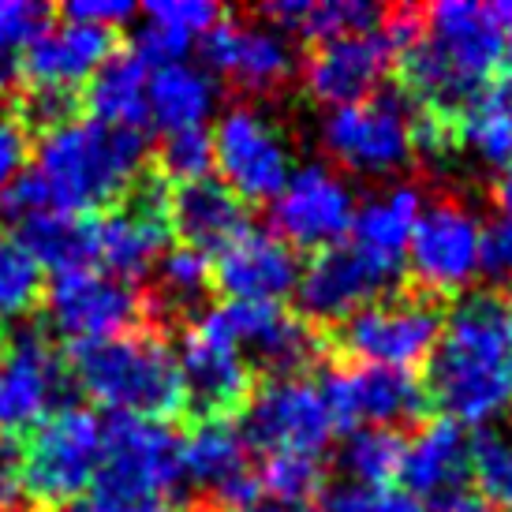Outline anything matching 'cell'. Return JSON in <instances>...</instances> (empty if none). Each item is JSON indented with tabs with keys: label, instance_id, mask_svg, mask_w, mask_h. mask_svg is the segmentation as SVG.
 <instances>
[{
	"label": "cell",
	"instance_id": "14",
	"mask_svg": "<svg viewBox=\"0 0 512 512\" xmlns=\"http://www.w3.org/2000/svg\"><path fill=\"white\" fill-rule=\"evenodd\" d=\"M397 281V270L363 255L356 243H337V247L318 251L311 258V266L299 273V311L311 326L326 333V329L341 326L359 307L382 299V292H389Z\"/></svg>",
	"mask_w": 512,
	"mask_h": 512
},
{
	"label": "cell",
	"instance_id": "1",
	"mask_svg": "<svg viewBox=\"0 0 512 512\" xmlns=\"http://www.w3.org/2000/svg\"><path fill=\"white\" fill-rule=\"evenodd\" d=\"M146 157L150 143L143 131L72 120L42 135L30 172L0 195V214L15 225L38 210L90 217V210L113 206L139 184Z\"/></svg>",
	"mask_w": 512,
	"mask_h": 512
},
{
	"label": "cell",
	"instance_id": "44",
	"mask_svg": "<svg viewBox=\"0 0 512 512\" xmlns=\"http://www.w3.org/2000/svg\"><path fill=\"white\" fill-rule=\"evenodd\" d=\"M483 270L490 277H509L512 273V210L494 214L490 225H483Z\"/></svg>",
	"mask_w": 512,
	"mask_h": 512
},
{
	"label": "cell",
	"instance_id": "28",
	"mask_svg": "<svg viewBox=\"0 0 512 512\" xmlns=\"http://www.w3.org/2000/svg\"><path fill=\"white\" fill-rule=\"evenodd\" d=\"M146 83H150V68L131 49L128 53H113L83 90L90 120L109 124V128L143 131L146 116H150V109H146Z\"/></svg>",
	"mask_w": 512,
	"mask_h": 512
},
{
	"label": "cell",
	"instance_id": "8",
	"mask_svg": "<svg viewBox=\"0 0 512 512\" xmlns=\"http://www.w3.org/2000/svg\"><path fill=\"white\" fill-rule=\"evenodd\" d=\"M199 329L232 344L251 370L273 378H299V370L326 356V333L303 314L285 311L281 303H217L202 311Z\"/></svg>",
	"mask_w": 512,
	"mask_h": 512
},
{
	"label": "cell",
	"instance_id": "2",
	"mask_svg": "<svg viewBox=\"0 0 512 512\" xmlns=\"http://www.w3.org/2000/svg\"><path fill=\"white\" fill-rule=\"evenodd\" d=\"M505 27L494 8L441 0L423 8V27L397 53L400 98L456 128V116L498 72Z\"/></svg>",
	"mask_w": 512,
	"mask_h": 512
},
{
	"label": "cell",
	"instance_id": "48",
	"mask_svg": "<svg viewBox=\"0 0 512 512\" xmlns=\"http://www.w3.org/2000/svg\"><path fill=\"white\" fill-rule=\"evenodd\" d=\"M60 512H172L169 505L161 501H146V505H105V501H94V505H68Z\"/></svg>",
	"mask_w": 512,
	"mask_h": 512
},
{
	"label": "cell",
	"instance_id": "24",
	"mask_svg": "<svg viewBox=\"0 0 512 512\" xmlns=\"http://www.w3.org/2000/svg\"><path fill=\"white\" fill-rule=\"evenodd\" d=\"M109 57H113V30L64 19L57 27H45L19 53V68L30 79V86L75 90L79 83H90Z\"/></svg>",
	"mask_w": 512,
	"mask_h": 512
},
{
	"label": "cell",
	"instance_id": "12",
	"mask_svg": "<svg viewBox=\"0 0 512 512\" xmlns=\"http://www.w3.org/2000/svg\"><path fill=\"white\" fill-rule=\"evenodd\" d=\"M143 311L146 299L128 281L94 266L57 273L53 285L45 288V318L72 344L131 333Z\"/></svg>",
	"mask_w": 512,
	"mask_h": 512
},
{
	"label": "cell",
	"instance_id": "36",
	"mask_svg": "<svg viewBox=\"0 0 512 512\" xmlns=\"http://www.w3.org/2000/svg\"><path fill=\"white\" fill-rule=\"evenodd\" d=\"M42 296V266L23 251V243L0 232V318L27 314Z\"/></svg>",
	"mask_w": 512,
	"mask_h": 512
},
{
	"label": "cell",
	"instance_id": "25",
	"mask_svg": "<svg viewBox=\"0 0 512 512\" xmlns=\"http://www.w3.org/2000/svg\"><path fill=\"white\" fill-rule=\"evenodd\" d=\"M169 225L180 232L184 247L210 255V251H225L240 232L251 228V221H247V202L236 199L221 180L206 176L172 191Z\"/></svg>",
	"mask_w": 512,
	"mask_h": 512
},
{
	"label": "cell",
	"instance_id": "50",
	"mask_svg": "<svg viewBox=\"0 0 512 512\" xmlns=\"http://www.w3.org/2000/svg\"><path fill=\"white\" fill-rule=\"evenodd\" d=\"M494 15H498V23L509 30V38H505V49H501V64H505V72H509V83H512V0L505 4H494Z\"/></svg>",
	"mask_w": 512,
	"mask_h": 512
},
{
	"label": "cell",
	"instance_id": "4",
	"mask_svg": "<svg viewBox=\"0 0 512 512\" xmlns=\"http://www.w3.org/2000/svg\"><path fill=\"white\" fill-rule=\"evenodd\" d=\"M72 374L86 397L113 408L116 415L165 423L187 412L176 352L154 329L72 344Z\"/></svg>",
	"mask_w": 512,
	"mask_h": 512
},
{
	"label": "cell",
	"instance_id": "37",
	"mask_svg": "<svg viewBox=\"0 0 512 512\" xmlns=\"http://www.w3.org/2000/svg\"><path fill=\"white\" fill-rule=\"evenodd\" d=\"M322 460L307 453H270L258 468V490H266L277 501H299L307 505L311 494L322 490Z\"/></svg>",
	"mask_w": 512,
	"mask_h": 512
},
{
	"label": "cell",
	"instance_id": "26",
	"mask_svg": "<svg viewBox=\"0 0 512 512\" xmlns=\"http://www.w3.org/2000/svg\"><path fill=\"white\" fill-rule=\"evenodd\" d=\"M400 479L408 494L438 498L445 490L468 486V438L453 419H430L404 441Z\"/></svg>",
	"mask_w": 512,
	"mask_h": 512
},
{
	"label": "cell",
	"instance_id": "33",
	"mask_svg": "<svg viewBox=\"0 0 512 512\" xmlns=\"http://www.w3.org/2000/svg\"><path fill=\"white\" fill-rule=\"evenodd\" d=\"M400 460H404V438L397 430L363 427L352 430L341 449V471L348 483L370 486V490H385L400 475Z\"/></svg>",
	"mask_w": 512,
	"mask_h": 512
},
{
	"label": "cell",
	"instance_id": "41",
	"mask_svg": "<svg viewBox=\"0 0 512 512\" xmlns=\"http://www.w3.org/2000/svg\"><path fill=\"white\" fill-rule=\"evenodd\" d=\"M79 109V94L75 90H60V86H30L19 98V124L27 131H57L75 120Z\"/></svg>",
	"mask_w": 512,
	"mask_h": 512
},
{
	"label": "cell",
	"instance_id": "16",
	"mask_svg": "<svg viewBox=\"0 0 512 512\" xmlns=\"http://www.w3.org/2000/svg\"><path fill=\"white\" fill-rule=\"evenodd\" d=\"M333 415L322 389L307 378H273L243 412V438L270 453L318 456L333 438Z\"/></svg>",
	"mask_w": 512,
	"mask_h": 512
},
{
	"label": "cell",
	"instance_id": "5",
	"mask_svg": "<svg viewBox=\"0 0 512 512\" xmlns=\"http://www.w3.org/2000/svg\"><path fill=\"white\" fill-rule=\"evenodd\" d=\"M441 326H445L441 299L408 285L397 296L389 292V296L359 307L341 326L329 329L326 352H333L337 363L412 370L430 359Z\"/></svg>",
	"mask_w": 512,
	"mask_h": 512
},
{
	"label": "cell",
	"instance_id": "32",
	"mask_svg": "<svg viewBox=\"0 0 512 512\" xmlns=\"http://www.w3.org/2000/svg\"><path fill=\"white\" fill-rule=\"evenodd\" d=\"M456 146H471L490 165H512V83L479 90L456 116Z\"/></svg>",
	"mask_w": 512,
	"mask_h": 512
},
{
	"label": "cell",
	"instance_id": "51",
	"mask_svg": "<svg viewBox=\"0 0 512 512\" xmlns=\"http://www.w3.org/2000/svg\"><path fill=\"white\" fill-rule=\"evenodd\" d=\"M494 195H498L501 210H512V165L505 169V176L498 180V191H494Z\"/></svg>",
	"mask_w": 512,
	"mask_h": 512
},
{
	"label": "cell",
	"instance_id": "35",
	"mask_svg": "<svg viewBox=\"0 0 512 512\" xmlns=\"http://www.w3.org/2000/svg\"><path fill=\"white\" fill-rule=\"evenodd\" d=\"M468 471L498 512H512V434L483 427L468 438Z\"/></svg>",
	"mask_w": 512,
	"mask_h": 512
},
{
	"label": "cell",
	"instance_id": "27",
	"mask_svg": "<svg viewBox=\"0 0 512 512\" xmlns=\"http://www.w3.org/2000/svg\"><path fill=\"white\" fill-rule=\"evenodd\" d=\"M415 221H419V191L408 184L389 187L382 195H370L363 206H356L352 243L374 262L400 273Z\"/></svg>",
	"mask_w": 512,
	"mask_h": 512
},
{
	"label": "cell",
	"instance_id": "23",
	"mask_svg": "<svg viewBox=\"0 0 512 512\" xmlns=\"http://www.w3.org/2000/svg\"><path fill=\"white\" fill-rule=\"evenodd\" d=\"M180 464L187 479L206 486L221 509H240L262 494L251 471V441L240 427H232V419L199 423L180 441Z\"/></svg>",
	"mask_w": 512,
	"mask_h": 512
},
{
	"label": "cell",
	"instance_id": "34",
	"mask_svg": "<svg viewBox=\"0 0 512 512\" xmlns=\"http://www.w3.org/2000/svg\"><path fill=\"white\" fill-rule=\"evenodd\" d=\"M210 288H214L210 255L180 243V247L165 251L157 262V299H150V303L169 314H184L191 307H199Z\"/></svg>",
	"mask_w": 512,
	"mask_h": 512
},
{
	"label": "cell",
	"instance_id": "11",
	"mask_svg": "<svg viewBox=\"0 0 512 512\" xmlns=\"http://www.w3.org/2000/svg\"><path fill=\"white\" fill-rule=\"evenodd\" d=\"M322 397L329 404L333 427L341 430H393V423H419L423 427V415L430 408L427 389L412 370L363 367V363L326 367Z\"/></svg>",
	"mask_w": 512,
	"mask_h": 512
},
{
	"label": "cell",
	"instance_id": "19",
	"mask_svg": "<svg viewBox=\"0 0 512 512\" xmlns=\"http://www.w3.org/2000/svg\"><path fill=\"white\" fill-rule=\"evenodd\" d=\"M180 378H184L187 412L199 415V423L210 419H232L243 415L255 397V370L232 344L217 341L206 329H187L180 352Z\"/></svg>",
	"mask_w": 512,
	"mask_h": 512
},
{
	"label": "cell",
	"instance_id": "29",
	"mask_svg": "<svg viewBox=\"0 0 512 512\" xmlns=\"http://www.w3.org/2000/svg\"><path fill=\"white\" fill-rule=\"evenodd\" d=\"M15 240L23 243V251L38 266L57 273L90 266L94 262V247H98L94 217L60 214V210H38V214L23 217Z\"/></svg>",
	"mask_w": 512,
	"mask_h": 512
},
{
	"label": "cell",
	"instance_id": "7",
	"mask_svg": "<svg viewBox=\"0 0 512 512\" xmlns=\"http://www.w3.org/2000/svg\"><path fill=\"white\" fill-rule=\"evenodd\" d=\"M101 464V423L94 412L64 404L45 423L34 427V438L23 445V483L27 501L42 509H68L98 479Z\"/></svg>",
	"mask_w": 512,
	"mask_h": 512
},
{
	"label": "cell",
	"instance_id": "6",
	"mask_svg": "<svg viewBox=\"0 0 512 512\" xmlns=\"http://www.w3.org/2000/svg\"><path fill=\"white\" fill-rule=\"evenodd\" d=\"M184 479L180 438L169 423L113 415L101 427L98 501L105 505H146L165 498Z\"/></svg>",
	"mask_w": 512,
	"mask_h": 512
},
{
	"label": "cell",
	"instance_id": "10",
	"mask_svg": "<svg viewBox=\"0 0 512 512\" xmlns=\"http://www.w3.org/2000/svg\"><path fill=\"white\" fill-rule=\"evenodd\" d=\"M412 288L453 299L483 270V221L460 199H438L419 214L408 240Z\"/></svg>",
	"mask_w": 512,
	"mask_h": 512
},
{
	"label": "cell",
	"instance_id": "40",
	"mask_svg": "<svg viewBox=\"0 0 512 512\" xmlns=\"http://www.w3.org/2000/svg\"><path fill=\"white\" fill-rule=\"evenodd\" d=\"M221 19V8L217 4H206V0H157V4H146L143 8V23L165 30L180 42H195L206 30Z\"/></svg>",
	"mask_w": 512,
	"mask_h": 512
},
{
	"label": "cell",
	"instance_id": "38",
	"mask_svg": "<svg viewBox=\"0 0 512 512\" xmlns=\"http://www.w3.org/2000/svg\"><path fill=\"white\" fill-rule=\"evenodd\" d=\"M157 169H161V180L176 187L206 180L214 169V135L206 128L169 131L157 150Z\"/></svg>",
	"mask_w": 512,
	"mask_h": 512
},
{
	"label": "cell",
	"instance_id": "21",
	"mask_svg": "<svg viewBox=\"0 0 512 512\" xmlns=\"http://www.w3.org/2000/svg\"><path fill=\"white\" fill-rule=\"evenodd\" d=\"M389 68H393V49L382 38V30H363L314 45L303 64V83L314 101L344 109L374 98Z\"/></svg>",
	"mask_w": 512,
	"mask_h": 512
},
{
	"label": "cell",
	"instance_id": "17",
	"mask_svg": "<svg viewBox=\"0 0 512 512\" xmlns=\"http://www.w3.org/2000/svg\"><path fill=\"white\" fill-rule=\"evenodd\" d=\"M169 232V195L161 180H139L120 206L94 221V236H98L94 262H101L105 273L131 285V277L161 262Z\"/></svg>",
	"mask_w": 512,
	"mask_h": 512
},
{
	"label": "cell",
	"instance_id": "47",
	"mask_svg": "<svg viewBox=\"0 0 512 512\" xmlns=\"http://www.w3.org/2000/svg\"><path fill=\"white\" fill-rule=\"evenodd\" d=\"M427 512H498V509H494L479 490L456 486V490H445V494H438V498H430Z\"/></svg>",
	"mask_w": 512,
	"mask_h": 512
},
{
	"label": "cell",
	"instance_id": "31",
	"mask_svg": "<svg viewBox=\"0 0 512 512\" xmlns=\"http://www.w3.org/2000/svg\"><path fill=\"white\" fill-rule=\"evenodd\" d=\"M258 12L277 30L311 38L314 45L374 30V23L382 19V8H374L367 0H273V4H262Z\"/></svg>",
	"mask_w": 512,
	"mask_h": 512
},
{
	"label": "cell",
	"instance_id": "45",
	"mask_svg": "<svg viewBox=\"0 0 512 512\" xmlns=\"http://www.w3.org/2000/svg\"><path fill=\"white\" fill-rule=\"evenodd\" d=\"M64 19H72V23H90V27H105V30H116L120 23H131L139 8L131 4V0H72V4H64Z\"/></svg>",
	"mask_w": 512,
	"mask_h": 512
},
{
	"label": "cell",
	"instance_id": "42",
	"mask_svg": "<svg viewBox=\"0 0 512 512\" xmlns=\"http://www.w3.org/2000/svg\"><path fill=\"white\" fill-rule=\"evenodd\" d=\"M49 27V8L34 0H0V60L23 53Z\"/></svg>",
	"mask_w": 512,
	"mask_h": 512
},
{
	"label": "cell",
	"instance_id": "15",
	"mask_svg": "<svg viewBox=\"0 0 512 512\" xmlns=\"http://www.w3.org/2000/svg\"><path fill=\"white\" fill-rule=\"evenodd\" d=\"M64 363L38 329H15L0 341V434L45 423L64 404Z\"/></svg>",
	"mask_w": 512,
	"mask_h": 512
},
{
	"label": "cell",
	"instance_id": "49",
	"mask_svg": "<svg viewBox=\"0 0 512 512\" xmlns=\"http://www.w3.org/2000/svg\"><path fill=\"white\" fill-rule=\"evenodd\" d=\"M225 512H311V505H299V501H277V498H255L240 505V509H225Z\"/></svg>",
	"mask_w": 512,
	"mask_h": 512
},
{
	"label": "cell",
	"instance_id": "52",
	"mask_svg": "<svg viewBox=\"0 0 512 512\" xmlns=\"http://www.w3.org/2000/svg\"><path fill=\"white\" fill-rule=\"evenodd\" d=\"M0 109H4V94H0Z\"/></svg>",
	"mask_w": 512,
	"mask_h": 512
},
{
	"label": "cell",
	"instance_id": "43",
	"mask_svg": "<svg viewBox=\"0 0 512 512\" xmlns=\"http://www.w3.org/2000/svg\"><path fill=\"white\" fill-rule=\"evenodd\" d=\"M27 501V483H23V441L12 434H0V509L19 512Z\"/></svg>",
	"mask_w": 512,
	"mask_h": 512
},
{
	"label": "cell",
	"instance_id": "20",
	"mask_svg": "<svg viewBox=\"0 0 512 512\" xmlns=\"http://www.w3.org/2000/svg\"><path fill=\"white\" fill-rule=\"evenodd\" d=\"M202 60L243 90H277L296 72V49L277 27H258L243 19H217L199 38Z\"/></svg>",
	"mask_w": 512,
	"mask_h": 512
},
{
	"label": "cell",
	"instance_id": "53",
	"mask_svg": "<svg viewBox=\"0 0 512 512\" xmlns=\"http://www.w3.org/2000/svg\"><path fill=\"white\" fill-rule=\"evenodd\" d=\"M509 307H512V299H509Z\"/></svg>",
	"mask_w": 512,
	"mask_h": 512
},
{
	"label": "cell",
	"instance_id": "39",
	"mask_svg": "<svg viewBox=\"0 0 512 512\" xmlns=\"http://www.w3.org/2000/svg\"><path fill=\"white\" fill-rule=\"evenodd\" d=\"M318 512H427V505L408 490H397V486L370 490L359 483H337L322 490Z\"/></svg>",
	"mask_w": 512,
	"mask_h": 512
},
{
	"label": "cell",
	"instance_id": "3",
	"mask_svg": "<svg viewBox=\"0 0 512 512\" xmlns=\"http://www.w3.org/2000/svg\"><path fill=\"white\" fill-rule=\"evenodd\" d=\"M427 400L453 423H490L512 408V307L501 292H468L445 314L427 359Z\"/></svg>",
	"mask_w": 512,
	"mask_h": 512
},
{
	"label": "cell",
	"instance_id": "30",
	"mask_svg": "<svg viewBox=\"0 0 512 512\" xmlns=\"http://www.w3.org/2000/svg\"><path fill=\"white\" fill-rule=\"evenodd\" d=\"M217 86L210 72H202L195 64H165L150 72L146 83V109L165 131H187L202 128V120L214 113Z\"/></svg>",
	"mask_w": 512,
	"mask_h": 512
},
{
	"label": "cell",
	"instance_id": "13",
	"mask_svg": "<svg viewBox=\"0 0 512 512\" xmlns=\"http://www.w3.org/2000/svg\"><path fill=\"white\" fill-rule=\"evenodd\" d=\"M221 184L243 202H273L288 184V146L255 105H232L214 131Z\"/></svg>",
	"mask_w": 512,
	"mask_h": 512
},
{
	"label": "cell",
	"instance_id": "9",
	"mask_svg": "<svg viewBox=\"0 0 512 512\" xmlns=\"http://www.w3.org/2000/svg\"><path fill=\"white\" fill-rule=\"evenodd\" d=\"M322 146L333 161L359 176H389L415 157L412 105L397 94H374L370 101L344 105L322 120Z\"/></svg>",
	"mask_w": 512,
	"mask_h": 512
},
{
	"label": "cell",
	"instance_id": "54",
	"mask_svg": "<svg viewBox=\"0 0 512 512\" xmlns=\"http://www.w3.org/2000/svg\"><path fill=\"white\" fill-rule=\"evenodd\" d=\"M0 512H4V509H0Z\"/></svg>",
	"mask_w": 512,
	"mask_h": 512
},
{
	"label": "cell",
	"instance_id": "22",
	"mask_svg": "<svg viewBox=\"0 0 512 512\" xmlns=\"http://www.w3.org/2000/svg\"><path fill=\"white\" fill-rule=\"evenodd\" d=\"M296 247H288L277 232L247 228L225 251H217L214 288L232 303H281L299 285Z\"/></svg>",
	"mask_w": 512,
	"mask_h": 512
},
{
	"label": "cell",
	"instance_id": "18",
	"mask_svg": "<svg viewBox=\"0 0 512 512\" xmlns=\"http://www.w3.org/2000/svg\"><path fill=\"white\" fill-rule=\"evenodd\" d=\"M273 228L288 247H337L352 232L356 199L352 187L326 165H303L288 176L273 199Z\"/></svg>",
	"mask_w": 512,
	"mask_h": 512
},
{
	"label": "cell",
	"instance_id": "46",
	"mask_svg": "<svg viewBox=\"0 0 512 512\" xmlns=\"http://www.w3.org/2000/svg\"><path fill=\"white\" fill-rule=\"evenodd\" d=\"M27 157H30L27 128L19 120H0V195L23 176Z\"/></svg>",
	"mask_w": 512,
	"mask_h": 512
}]
</instances>
